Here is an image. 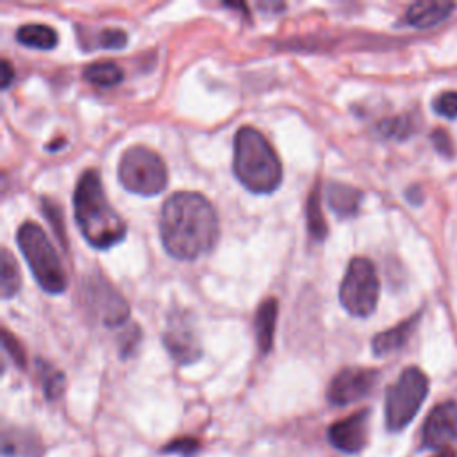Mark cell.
I'll return each mask as SVG.
<instances>
[{
  "mask_svg": "<svg viewBox=\"0 0 457 457\" xmlns=\"http://www.w3.org/2000/svg\"><path fill=\"white\" fill-rule=\"evenodd\" d=\"M218 216L211 202L195 191H175L159 214V234L164 250L179 261H195L218 241Z\"/></svg>",
  "mask_w": 457,
  "mask_h": 457,
  "instance_id": "1",
  "label": "cell"
},
{
  "mask_svg": "<svg viewBox=\"0 0 457 457\" xmlns=\"http://www.w3.org/2000/svg\"><path fill=\"white\" fill-rule=\"evenodd\" d=\"M73 216L84 239L95 248H109L127 234L123 218L105 196L102 180L95 170H86L73 191Z\"/></svg>",
  "mask_w": 457,
  "mask_h": 457,
  "instance_id": "2",
  "label": "cell"
},
{
  "mask_svg": "<svg viewBox=\"0 0 457 457\" xmlns=\"http://www.w3.org/2000/svg\"><path fill=\"white\" fill-rule=\"evenodd\" d=\"M234 173L252 193L266 195L282 182V164L270 141L253 127H241L234 137Z\"/></svg>",
  "mask_w": 457,
  "mask_h": 457,
  "instance_id": "3",
  "label": "cell"
},
{
  "mask_svg": "<svg viewBox=\"0 0 457 457\" xmlns=\"http://www.w3.org/2000/svg\"><path fill=\"white\" fill-rule=\"evenodd\" d=\"M16 243L39 287L50 295L62 293L68 286V277L41 225L36 221L21 223L16 232Z\"/></svg>",
  "mask_w": 457,
  "mask_h": 457,
  "instance_id": "4",
  "label": "cell"
},
{
  "mask_svg": "<svg viewBox=\"0 0 457 457\" xmlns=\"http://www.w3.org/2000/svg\"><path fill=\"white\" fill-rule=\"evenodd\" d=\"M118 179L130 193L154 196L164 189L168 170L164 161L152 148L132 145L120 157Z\"/></svg>",
  "mask_w": 457,
  "mask_h": 457,
  "instance_id": "5",
  "label": "cell"
},
{
  "mask_svg": "<svg viewBox=\"0 0 457 457\" xmlns=\"http://www.w3.org/2000/svg\"><path fill=\"white\" fill-rule=\"evenodd\" d=\"M428 393L427 375L416 368H405L386 393V427L391 432L403 430L418 414Z\"/></svg>",
  "mask_w": 457,
  "mask_h": 457,
  "instance_id": "6",
  "label": "cell"
},
{
  "mask_svg": "<svg viewBox=\"0 0 457 457\" xmlns=\"http://www.w3.org/2000/svg\"><path fill=\"white\" fill-rule=\"evenodd\" d=\"M380 282L375 266L366 257H353L348 262L345 277L339 286V302L357 318L370 316L378 302Z\"/></svg>",
  "mask_w": 457,
  "mask_h": 457,
  "instance_id": "7",
  "label": "cell"
},
{
  "mask_svg": "<svg viewBox=\"0 0 457 457\" xmlns=\"http://www.w3.org/2000/svg\"><path fill=\"white\" fill-rule=\"evenodd\" d=\"M82 300L91 314H95L105 327H118L129 320L130 307L121 293L95 270L82 280Z\"/></svg>",
  "mask_w": 457,
  "mask_h": 457,
  "instance_id": "8",
  "label": "cell"
},
{
  "mask_svg": "<svg viewBox=\"0 0 457 457\" xmlns=\"http://www.w3.org/2000/svg\"><path fill=\"white\" fill-rule=\"evenodd\" d=\"M162 343L179 364H191L202 355V345L196 337L191 318L186 312H173L168 316Z\"/></svg>",
  "mask_w": 457,
  "mask_h": 457,
  "instance_id": "9",
  "label": "cell"
},
{
  "mask_svg": "<svg viewBox=\"0 0 457 457\" xmlns=\"http://www.w3.org/2000/svg\"><path fill=\"white\" fill-rule=\"evenodd\" d=\"M378 371L371 368H345L334 375L327 387V400L332 405H348L371 393Z\"/></svg>",
  "mask_w": 457,
  "mask_h": 457,
  "instance_id": "10",
  "label": "cell"
},
{
  "mask_svg": "<svg viewBox=\"0 0 457 457\" xmlns=\"http://www.w3.org/2000/svg\"><path fill=\"white\" fill-rule=\"evenodd\" d=\"M457 439V403L452 400L437 403L425 418L421 428V445L430 450L450 448Z\"/></svg>",
  "mask_w": 457,
  "mask_h": 457,
  "instance_id": "11",
  "label": "cell"
},
{
  "mask_svg": "<svg viewBox=\"0 0 457 457\" xmlns=\"http://www.w3.org/2000/svg\"><path fill=\"white\" fill-rule=\"evenodd\" d=\"M368 428H370V411L361 409L332 423L327 430V436L330 445L339 452L357 453L368 443Z\"/></svg>",
  "mask_w": 457,
  "mask_h": 457,
  "instance_id": "12",
  "label": "cell"
},
{
  "mask_svg": "<svg viewBox=\"0 0 457 457\" xmlns=\"http://www.w3.org/2000/svg\"><path fill=\"white\" fill-rule=\"evenodd\" d=\"M457 5L446 0L414 2L405 11V21L416 29H428L446 20Z\"/></svg>",
  "mask_w": 457,
  "mask_h": 457,
  "instance_id": "13",
  "label": "cell"
},
{
  "mask_svg": "<svg viewBox=\"0 0 457 457\" xmlns=\"http://www.w3.org/2000/svg\"><path fill=\"white\" fill-rule=\"evenodd\" d=\"M420 320H421V312H414L411 318L400 321L398 325L391 327L389 330L378 332L371 339L373 353L378 355V357H384V355H389L393 352H398L409 341V337L414 334Z\"/></svg>",
  "mask_w": 457,
  "mask_h": 457,
  "instance_id": "14",
  "label": "cell"
},
{
  "mask_svg": "<svg viewBox=\"0 0 457 457\" xmlns=\"http://www.w3.org/2000/svg\"><path fill=\"white\" fill-rule=\"evenodd\" d=\"M277 314H278V302L273 296L266 298L255 312V341L261 353H268L273 346Z\"/></svg>",
  "mask_w": 457,
  "mask_h": 457,
  "instance_id": "15",
  "label": "cell"
},
{
  "mask_svg": "<svg viewBox=\"0 0 457 457\" xmlns=\"http://www.w3.org/2000/svg\"><path fill=\"white\" fill-rule=\"evenodd\" d=\"M41 443L36 436L21 428H7L2 436L4 457H41Z\"/></svg>",
  "mask_w": 457,
  "mask_h": 457,
  "instance_id": "16",
  "label": "cell"
},
{
  "mask_svg": "<svg viewBox=\"0 0 457 457\" xmlns=\"http://www.w3.org/2000/svg\"><path fill=\"white\" fill-rule=\"evenodd\" d=\"M362 200V191L341 184V182H330L327 186V202L328 207L337 214V216H353L359 211Z\"/></svg>",
  "mask_w": 457,
  "mask_h": 457,
  "instance_id": "17",
  "label": "cell"
},
{
  "mask_svg": "<svg viewBox=\"0 0 457 457\" xmlns=\"http://www.w3.org/2000/svg\"><path fill=\"white\" fill-rule=\"evenodd\" d=\"M14 37L20 45L39 48V50H50L57 45V32L50 25H43V23L20 25Z\"/></svg>",
  "mask_w": 457,
  "mask_h": 457,
  "instance_id": "18",
  "label": "cell"
},
{
  "mask_svg": "<svg viewBox=\"0 0 457 457\" xmlns=\"http://www.w3.org/2000/svg\"><path fill=\"white\" fill-rule=\"evenodd\" d=\"M82 77L95 86L111 87L123 80V71L118 64L111 61H95L84 68Z\"/></svg>",
  "mask_w": 457,
  "mask_h": 457,
  "instance_id": "19",
  "label": "cell"
},
{
  "mask_svg": "<svg viewBox=\"0 0 457 457\" xmlns=\"http://www.w3.org/2000/svg\"><path fill=\"white\" fill-rule=\"evenodd\" d=\"M21 286V275L18 262L14 261L12 253L9 248H2V257H0V295L4 300H9L20 291Z\"/></svg>",
  "mask_w": 457,
  "mask_h": 457,
  "instance_id": "20",
  "label": "cell"
},
{
  "mask_svg": "<svg viewBox=\"0 0 457 457\" xmlns=\"http://www.w3.org/2000/svg\"><path fill=\"white\" fill-rule=\"evenodd\" d=\"M305 212H307V227H309V232L314 239L318 241H323L327 237V232H328V227H327V221H325V216L321 214V195H320V182H316L309 193V198H307V207H305Z\"/></svg>",
  "mask_w": 457,
  "mask_h": 457,
  "instance_id": "21",
  "label": "cell"
},
{
  "mask_svg": "<svg viewBox=\"0 0 457 457\" xmlns=\"http://www.w3.org/2000/svg\"><path fill=\"white\" fill-rule=\"evenodd\" d=\"M36 368H37V375H39L46 400H57L64 391V384H66L64 373L41 359L36 361Z\"/></svg>",
  "mask_w": 457,
  "mask_h": 457,
  "instance_id": "22",
  "label": "cell"
},
{
  "mask_svg": "<svg viewBox=\"0 0 457 457\" xmlns=\"http://www.w3.org/2000/svg\"><path fill=\"white\" fill-rule=\"evenodd\" d=\"M377 129L384 137L405 139L414 132V121L407 114H398V116H391V118L382 120Z\"/></svg>",
  "mask_w": 457,
  "mask_h": 457,
  "instance_id": "23",
  "label": "cell"
},
{
  "mask_svg": "<svg viewBox=\"0 0 457 457\" xmlns=\"http://www.w3.org/2000/svg\"><path fill=\"white\" fill-rule=\"evenodd\" d=\"M432 109L443 118H457V91H445L434 98Z\"/></svg>",
  "mask_w": 457,
  "mask_h": 457,
  "instance_id": "24",
  "label": "cell"
},
{
  "mask_svg": "<svg viewBox=\"0 0 457 457\" xmlns=\"http://www.w3.org/2000/svg\"><path fill=\"white\" fill-rule=\"evenodd\" d=\"M41 209L45 212V216L48 218L50 225L54 227V232L59 236L61 239V245L66 246V237H64V223H62V216H61V211L55 204L50 202V198H41Z\"/></svg>",
  "mask_w": 457,
  "mask_h": 457,
  "instance_id": "25",
  "label": "cell"
},
{
  "mask_svg": "<svg viewBox=\"0 0 457 457\" xmlns=\"http://www.w3.org/2000/svg\"><path fill=\"white\" fill-rule=\"evenodd\" d=\"M2 341H4V348L9 353V357L14 361V364H18L20 368L25 366V350L21 346V343L18 341V337H14V334H11L5 327L2 328Z\"/></svg>",
  "mask_w": 457,
  "mask_h": 457,
  "instance_id": "26",
  "label": "cell"
},
{
  "mask_svg": "<svg viewBox=\"0 0 457 457\" xmlns=\"http://www.w3.org/2000/svg\"><path fill=\"white\" fill-rule=\"evenodd\" d=\"M200 448V443L195 437H177L173 441H170L162 452L164 453H179L182 457H191L193 453H196Z\"/></svg>",
  "mask_w": 457,
  "mask_h": 457,
  "instance_id": "27",
  "label": "cell"
},
{
  "mask_svg": "<svg viewBox=\"0 0 457 457\" xmlns=\"http://www.w3.org/2000/svg\"><path fill=\"white\" fill-rule=\"evenodd\" d=\"M127 34L121 29H104L100 32V46L104 48H123Z\"/></svg>",
  "mask_w": 457,
  "mask_h": 457,
  "instance_id": "28",
  "label": "cell"
},
{
  "mask_svg": "<svg viewBox=\"0 0 457 457\" xmlns=\"http://www.w3.org/2000/svg\"><path fill=\"white\" fill-rule=\"evenodd\" d=\"M430 137H432L434 148H436L439 154H443V155H452V139H450V136H448L445 130L437 129V130L432 132Z\"/></svg>",
  "mask_w": 457,
  "mask_h": 457,
  "instance_id": "29",
  "label": "cell"
},
{
  "mask_svg": "<svg viewBox=\"0 0 457 457\" xmlns=\"http://www.w3.org/2000/svg\"><path fill=\"white\" fill-rule=\"evenodd\" d=\"M12 77H14V71H12V68H11V62H9L7 59H2V87H4V89L9 87Z\"/></svg>",
  "mask_w": 457,
  "mask_h": 457,
  "instance_id": "30",
  "label": "cell"
},
{
  "mask_svg": "<svg viewBox=\"0 0 457 457\" xmlns=\"http://www.w3.org/2000/svg\"><path fill=\"white\" fill-rule=\"evenodd\" d=\"M434 457H457V453H455V450H452V448H445V450L437 452Z\"/></svg>",
  "mask_w": 457,
  "mask_h": 457,
  "instance_id": "31",
  "label": "cell"
}]
</instances>
